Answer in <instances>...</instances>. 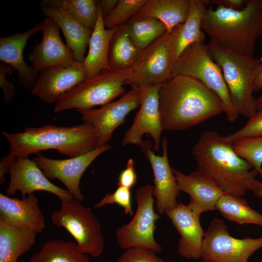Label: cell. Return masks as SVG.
<instances>
[{
	"instance_id": "obj_1",
	"label": "cell",
	"mask_w": 262,
	"mask_h": 262,
	"mask_svg": "<svg viewBox=\"0 0 262 262\" xmlns=\"http://www.w3.org/2000/svg\"><path fill=\"white\" fill-rule=\"evenodd\" d=\"M159 95L163 130H187L224 113L218 96L190 76H173L161 84Z\"/></svg>"
},
{
	"instance_id": "obj_2",
	"label": "cell",
	"mask_w": 262,
	"mask_h": 262,
	"mask_svg": "<svg viewBox=\"0 0 262 262\" xmlns=\"http://www.w3.org/2000/svg\"><path fill=\"white\" fill-rule=\"evenodd\" d=\"M10 147L8 155L0 161V183L5 180L11 162L16 158H27L39 151L57 150L60 154L75 157L97 147V138L90 125L86 123L70 127L46 125L26 127L23 132L2 133Z\"/></svg>"
},
{
	"instance_id": "obj_3",
	"label": "cell",
	"mask_w": 262,
	"mask_h": 262,
	"mask_svg": "<svg viewBox=\"0 0 262 262\" xmlns=\"http://www.w3.org/2000/svg\"><path fill=\"white\" fill-rule=\"evenodd\" d=\"M192 153L197 170L216 181L224 193L243 196L247 190L246 182L259 175L249 162L237 154L233 144L214 130L202 132Z\"/></svg>"
},
{
	"instance_id": "obj_4",
	"label": "cell",
	"mask_w": 262,
	"mask_h": 262,
	"mask_svg": "<svg viewBox=\"0 0 262 262\" xmlns=\"http://www.w3.org/2000/svg\"><path fill=\"white\" fill-rule=\"evenodd\" d=\"M201 28L213 41L241 54L253 57L262 35V0H246L240 10L221 6L207 9Z\"/></svg>"
},
{
	"instance_id": "obj_5",
	"label": "cell",
	"mask_w": 262,
	"mask_h": 262,
	"mask_svg": "<svg viewBox=\"0 0 262 262\" xmlns=\"http://www.w3.org/2000/svg\"><path fill=\"white\" fill-rule=\"evenodd\" d=\"M207 46L209 55L221 69L233 105L239 115L250 118L257 112L253 85L262 69V60L211 40Z\"/></svg>"
},
{
	"instance_id": "obj_6",
	"label": "cell",
	"mask_w": 262,
	"mask_h": 262,
	"mask_svg": "<svg viewBox=\"0 0 262 262\" xmlns=\"http://www.w3.org/2000/svg\"><path fill=\"white\" fill-rule=\"evenodd\" d=\"M181 25L166 32L143 50L138 61L129 69L126 84L138 88L161 84L172 77Z\"/></svg>"
},
{
	"instance_id": "obj_7",
	"label": "cell",
	"mask_w": 262,
	"mask_h": 262,
	"mask_svg": "<svg viewBox=\"0 0 262 262\" xmlns=\"http://www.w3.org/2000/svg\"><path fill=\"white\" fill-rule=\"evenodd\" d=\"M178 74L200 81L220 98L228 120L230 123L237 120L239 114L233 104L221 69L209 55L207 45L193 43L182 51L172 71V76Z\"/></svg>"
},
{
	"instance_id": "obj_8",
	"label": "cell",
	"mask_w": 262,
	"mask_h": 262,
	"mask_svg": "<svg viewBox=\"0 0 262 262\" xmlns=\"http://www.w3.org/2000/svg\"><path fill=\"white\" fill-rule=\"evenodd\" d=\"M128 77L129 70L102 71L64 95L55 103L54 112L92 109L112 102L125 93Z\"/></svg>"
},
{
	"instance_id": "obj_9",
	"label": "cell",
	"mask_w": 262,
	"mask_h": 262,
	"mask_svg": "<svg viewBox=\"0 0 262 262\" xmlns=\"http://www.w3.org/2000/svg\"><path fill=\"white\" fill-rule=\"evenodd\" d=\"M51 219L54 225L64 228L71 234L82 253L95 258L103 253L105 243L101 224L89 207L75 199L61 202Z\"/></svg>"
},
{
	"instance_id": "obj_10",
	"label": "cell",
	"mask_w": 262,
	"mask_h": 262,
	"mask_svg": "<svg viewBox=\"0 0 262 262\" xmlns=\"http://www.w3.org/2000/svg\"><path fill=\"white\" fill-rule=\"evenodd\" d=\"M134 196L137 203L135 213L128 223L116 229L117 244L125 250L142 247L161 252L162 247L154 237L155 223L161 215L154 210L153 185L147 184L139 187Z\"/></svg>"
},
{
	"instance_id": "obj_11",
	"label": "cell",
	"mask_w": 262,
	"mask_h": 262,
	"mask_svg": "<svg viewBox=\"0 0 262 262\" xmlns=\"http://www.w3.org/2000/svg\"><path fill=\"white\" fill-rule=\"evenodd\" d=\"M262 248V236L242 239L233 237L221 219L215 218L205 231L202 258L208 262H248Z\"/></svg>"
},
{
	"instance_id": "obj_12",
	"label": "cell",
	"mask_w": 262,
	"mask_h": 262,
	"mask_svg": "<svg viewBox=\"0 0 262 262\" xmlns=\"http://www.w3.org/2000/svg\"><path fill=\"white\" fill-rule=\"evenodd\" d=\"M140 96L136 88L123 95L119 99L98 109L77 110L83 123L93 128L97 138V147L108 144L116 129L123 124L126 116L139 107Z\"/></svg>"
},
{
	"instance_id": "obj_13",
	"label": "cell",
	"mask_w": 262,
	"mask_h": 262,
	"mask_svg": "<svg viewBox=\"0 0 262 262\" xmlns=\"http://www.w3.org/2000/svg\"><path fill=\"white\" fill-rule=\"evenodd\" d=\"M161 84L138 88L140 102L132 124L125 132L121 143L123 146L135 145L141 146L143 136L148 134L153 140L155 151L159 150L161 134L164 131L159 108V90Z\"/></svg>"
},
{
	"instance_id": "obj_14",
	"label": "cell",
	"mask_w": 262,
	"mask_h": 262,
	"mask_svg": "<svg viewBox=\"0 0 262 262\" xmlns=\"http://www.w3.org/2000/svg\"><path fill=\"white\" fill-rule=\"evenodd\" d=\"M111 148V145L107 144L85 154L64 160L52 159L38 155L33 160L46 178L60 180L74 199L82 202L84 199L80 188L82 175L98 156Z\"/></svg>"
},
{
	"instance_id": "obj_15",
	"label": "cell",
	"mask_w": 262,
	"mask_h": 262,
	"mask_svg": "<svg viewBox=\"0 0 262 262\" xmlns=\"http://www.w3.org/2000/svg\"><path fill=\"white\" fill-rule=\"evenodd\" d=\"M167 139L162 140V155H156L152 149L153 144L148 140L143 141L140 147L148 160L153 174V196L155 208L159 214L174 208L178 203L180 195L177 182L168 158Z\"/></svg>"
},
{
	"instance_id": "obj_16",
	"label": "cell",
	"mask_w": 262,
	"mask_h": 262,
	"mask_svg": "<svg viewBox=\"0 0 262 262\" xmlns=\"http://www.w3.org/2000/svg\"><path fill=\"white\" fill-rule=\"evenodd\" d=\"M8 173L10 181L5 191L7 196H13L18 191L21 197H24L34 191H42L56 195L61 202L74 199L67 190L51 182L36 163L28 157L15 158L10 164Z\"/></svg>"
},
{
	"instance_id": "obj_17",
	"label": "cell",
	"mask_w": 262,
	"mask_h": 262,
	"mask_svg": "<svg viewBox=\"0 0 262 262\" xmlns=\"http://www.w3.org/2000/svg\"><path fill=\"white\" fill-rule=\"evenodd\" d=\"M87 80L82 63L56 66L39 72L32 94L47 103H56L65 94Z\"/></svg>"
},
{
	"instance_id": "obj_18",
	"label": "cell",
	"mask_w": 262,
	"mask_h": 262,
	"mask_svg": "<svg viewBox=\"0 0 262 262\" xmlns=\"http://www.w3.org/2000/svg\"><path fill=\"white\" fill-rule=\"evenodd\" d=\"M59 29L49 17H46L42 22L41 41H36L28 54L31 66L37 72L53 66L70 65L76 62L72 51L61 39Z\"/></svg>"
},
{
	"instance_id": "obj_19",
	"label": "cell",
	"mask_w": 262,
	"mask_h": 262,
	"mask_svg": "<svg viewBox=\"0 0 262 262\" xmlns=\"http://www.w3.org/2000/svg\"><path fill=\"white\" fill-rule=\"evenodd\" d=\"M0 222L36 234L42 232L46 227L38 198L34 193L20 199L0 193Z\"/></svg>"
},
{
	"instance_id": "obj_20",
	"label": "cell",
	"mask_w": 262,
	"mask_h": 262,
	"mask_svg": "<svg viewBox=\"0 0 262 262\" xmlns=\"http://www.w3.org/2000/svg\"><path fill=\"white\" fill-rule=\"evenodd\" d=\"M180 191L190 196L189 208L200 217L204 212L215 210L219 197L224 193L220 186L213 180L196 170L185 174L172 168Z\"/></svg>"
},
{
	"instance_id": "obj_21",
	"label": "cell",
	"mask_w": 262,
	"mask_h": 262,
	"mask_svg": "<svg viewBox=\"0 0 262 262\" xmlns=\"http://www.w3.org/2000/svg\"><path fill=\"white\" fill-rule=\"evenodd\" d=\"M165 213L180 236L177 246L179 255L187 259L201 258L205 231L200 217L181 202Z\"/></svg>"
},
{
	"instance_id": "obj_22",
	"label": "cell",
	"mask_w": 262,
	"mask_h": 262,
	"mask_svg": "<svg viewBox=\"0 0 262 262\" xmlns=\"http://www.w3.org/2000/svg\"><path fill=\"white\" fill-rule=\"evenodd\" d=\"M40 5L46 17L51 18L62 31L75 61L82 63L93 31L64 10L59 0H42Z\"/></svg>"
},
{
	"instance_id": "obj_23",
	"label": "cell",
	"mask_w": 262,
	"mask_h": 262,
	"mask_svg": "<svg viewBox=\"0 0 262 262\" xmlns=\"http://www.w3.org/2000/svg\"><path fill=\"white\" fill-rule=\"evenodd\" d=\"M41 29L42 22H39L24 32L0 38V62L12 66L16 72L20 83L31 90L35 85L38 72L26 64L23 50L29 38L33 34L41 32Z\"/></svg>"
},
{
	"instance_id": "obj_24",
	"label": "cell",
	"mask_w": 262,
	"mask_h": 262,
	"mask_svg": "<svg viewBox=\"0 0 262 262\" xmlns=\"http://www.w3.org/2000/svg\"><path fill=\"white\" fill-rule=\"evenodd\" d=\"M98 9V19L90 37L88 53L82 63L87 80L96 76L102 71L112 70L109 64L108 54L111 41L116 28H105L99 4Z\"/></svg>"
},
{
	"instance_id": "obj_25",
	"label": "cell",
	"mask_w": 262,
	"mask_h": 262,
	"mask_svg": "<svg viewBox=\"0 0 262 262\" xmlns=\"http://www.w3.org/2000/svg\"><path fill=\"white\" fill-rule=\"evenodd\" d=\"M190 8V0H147L135 15L151 17L160 21L170 32L186 20Z\"/></svg>"
},
{
	"instance_id": "obj_26",
	"label": "cell",
	"mask_w": 262,
	"mask_h": 262,
	"mask_svg": "<svg viewBox=\"0 0 262 262\" xmlns=\"http://www.w3.org/2000/svg\"><path fill=\"white\" fill-rule=\"evenodd\" d=\"M36 234L0 222V262H17L36 241Z\"/></svg>"
},
{
	"instance_id": "obj_27",
	"label": "cell",
	"mask_w": 262,
	"mask_h": 262,
	"mask_svg": "<svg viewBox=\"0 0 262 262\" xmlns=\"http://www.w3.org/2000/svg\"><path fill=\"white\" fill-rule=\"evenodd\" d=\"M142 51L131 40L124 24L116 27L109 50L110 68L113 70L130 69L138 61Z\"/></svg>"
},
{
	"instance_id": "obj_28",
	"label": "cell",
	"mask_w": 262,
	"mask_h": 262,
	"mask_svg": "<svg viewBox=\"0 0 262 262\" xmlns=\"http://www.w3.org/2000/svg\"><path fill=\"white\" fill-rule=\"evenodd\" d=\"M27 262H92L77 244L70 240H51L45 242L39 251Z\"/></svg>"
},
{
	"instance_id": "obj_29",
	"label": "cell",
	"mask_w": 262,
	"mask_h": 262,
	"mask_svg": "<svg viewBox=\"0 0 262 262\" xmlns=\"http://www.w3.org/2000/svg\"><path fill=\"white\" fill-rule=\"evenodd\" d=\"M205 0H190L188 15L181 25L177 47V59L189 45L195 43H204L205 34L201 24L207 9Z\"/></svg>"
},
{
	"instance_id": "obj_30",
	"label": "cell",
	"mask_w": 262,
	"mask_h": 262,
	"mask_svg": "<svg viewBox=\"0 0 262 262\" xmlns=\"http://www.w3.org/2000/svg\"><path fill=\"white\" fill-rule=\"evenodd\" d=\"M215 210L239 224H251L262 227V214L252 208L242 196L224 192L216 202Z\"/></svg>"
},
{
	"instance_id": "obj_31",
	"label": "cell",
	"mask_w": 262,
	"mask_h": 262,
	"mask_svg": "<svg viewBox=\"0 0 262 262\" xmlns=\"http://www.w3.org/2000/svg\"><path fill=\"white\" fill-rule=\"evenodd\" d=\"M124 25L131 40L142 50L167 32L163 23L151 17L134 16Z\"/></svg>"
},
{
	"instance_id": "obj_32",
	"label": "cell",
	"mask_w": 262,
	"mask_h": 262,
	"mask_svg": "<svg viewBox=\"0 0 262 262\" xmlns=\"http://www.w3.org/2000/svg\"><path fill=\"white\" fill-rule=\"evenodd\" d=\"M62 7L76 20L93 31L98 16L96 0H59Z\"/></svg>"
},
{
	"instance_id": "obj_33",
	"label": "cell",
	"mask_w": 262,
	"mask_h": 262,
	"mask_svg": "<svg viewBox=\"0 0 262 262\" xmlns=\"http://www.w3.org/2000/svg\"><path fill=\"white\" fill-rule=\"evenodd\" d=\"M232 144L237 154L252 165L262 180V137H244Z\"/></svg>"
},
{
	"instance_id": "obj_34",
	"label": "cell",
	"mask_w": 262,
	"mask_h": 262,
	"mask_svg": "<svg viewBox=\"0 0 262 262\" xmlns=\"http://www.w3.org/2000/svg\"><path fill=\"white\" fill-rule=\"evenodd\" d=\"M147 0H118L113 10L104 18L107 29H114L125 24L134 16Z\"/></svg>"
},
{
	"instance_id": "obj_35",
	"label": "cell",
	"mask_w": 262,
	"mask_h": 262,
	"mask_svg": "<svg viewBox=\"0 0 262 262\" xmlns=\"http://www.w3.org/2000/svg\"><path fill=\"white\" fill-rule=\"evenodd\" d=\"M262 137V110L256 113L241 128L225 136L230 144L244 137Z\"/></svg>"
},
{
	"instance_id": "obj_36",
	"label": "cell",
	"mask_w": 262,
	"mask_h": 262,
	"mask_svg": "<svg viewBox=\"0 0 262 262\" xmlns=\"http://www.w3.org/2000/svg\"><path fill=\"white\" fill-rule=\"evenodd\" d=\"M115 203L122 207L126 214L131 216L133 214L131 189L124 187L118 186L114 192L106 194L94 207L99 208L106 205Z\"/></svg>"
},
{
	"instance_id": "obj_37",
	"label": "cell",
	"mask_w": 262,
	"mask_h": 262,
	"mask_svg": "<svg viewBox=\"0 0 262 262\" xmlns=\"http://www.w3.org/2000/svg\"><path fill=\"white\" fill-rule=\"evenodd\" d=\"M157 252L147 248L133 247L126 249L115 262H166Z\"/></svg>"
},
{
	"instance_id": "obj_38",
	"label": "cell",
	"mask_w": 262,
	"mask_h": 262,
	"mask_svg": "<svg viewBox=\"0 0 262 262\" xmlns=\"http://www.w3.org/2000/svg\"><path fill=\"white\" fill-rule=\"evenodd\" d=\"M15 70L10 66L0 62V86L3 93V102L10 103L16 95L14 84L6 79L7 74L11 75Z\"/></svg>"
},
{
	"instance_id": "obj_39",
	"label": "cell",
	"mask_w": 262,
	"mask_h": 262,
	"mask_svg": "<svg viewBox=\"0 0 262 262\" xmlns=\"http://www.w3.org/2000/svg\"><path fill=\"white\" fill-rule=\"evenodd\" d=\"M137 182V175L135 170L134 162L131 158L129 159L126 168L120 173L117 186L124 187L131 189L135 185Z\"/></svg>"
},
{
	"instance_id": "obj_40",
	"label": "cell",
	"mask_w": 262,
	"mask_h": 262,
	"mask_svg": "<svg viewBox=\"0 0 262 262\" xmlns=\"http://www.w3.org/2000/svg\"><path fill=\"white\" fill-rule=\"evenodd\" d=\"M206 4H215L217 6H221L226 8L240 10L242 9L246 2L244 0H205Z\"/></svg>"
},
{
	"instance_id": "obj_41",
	"label": "cell",
	"mask_w": 262,
	"mask_h": 262,
	"mask_svg": "<svg viewBox=\"0 0 262 262\" xmlns=\"http://www.w3.org/2000/svg\"><path fill=\"white\" fill-rule=\"evenodd\" d=\"M245 186L247 190L251 191L255 196L262 200V181L256 178L251 179L246 182Z\"/></svg>"
},
{
	"instance_id": "obj_42",
	"label": "cell",
	"mask_w": 262,
	"mask_h": 262,
	"mask_svg": "<svg viewBox=\"0 0 262 262\" xmlns=\"http://www.w3.org/2000/svg\"><path fill=\"white\" fill-rule=\"evenodd\" d=\"M100 7L103 18H105L115 8L118 0H98Z\"/></svg>"
},
{
	"instance_id": "obj_43",
	"label": "cell",
	"mask_w": 262,
	"mask_h": 262,
	"mask_svg": "<svg viewBox=\"0 0 262 262\" xmlns=\"http://www.w3.org/2000/svg\"><path fill=\"white\" fill-rule=\"evenodd\" d=\"M262 89V67L253 85L254 91Z\"/></svg>"
},
{
	"instance_id": "obj_44",
	"label": "cell",
	"mask_w": 262,
	"mask_h": 262,
	"mask_svg": "<svg viewBox=\"0 0 262 262\" xmlns=\"http://www.w3.org/2000/svg\"><path fill=\"white\" fill-rule=\"evenodd\" d=\"M256 109L257 111L262 110V91L259 97L256 98Z\"/></svg>"
},
{
	"instance_id": "obj_45",
	"label": "cell",
	"mask_w": 262,
	"mask_h": 262,
	"mask_svg": "<svg viewBox=\"0 0 262 262\" xmlns=\"http://www.w3.org/2000/svg\"><path fill=\"white\" fill-rule=\"evenodd\" d=\"M19 262H25V261H23V260H21V261H20Z\"/></svg>"
},
{
	"instance_id": "obj_46",
	"label": "cell",
	"mask_w": 262,
	"mask_h": 262,
	"mask_svg": "<svg viewBox=\"0 0 262 262\" xmlns=\"http://www.w3.org/2000/svg\"><path fill=\"white\" fill-rule=\"evenodd\" d=\"M201 262H207L206 261L203 260Z\"/></svg>"
},
{
	"instance_id": "obj_47",
	"label": "cell",
	"mask_w": 262,
	"mask_h": 262,
	"mask_svg": "<svg viewBox=\"0 0 262 262\" xmlns=\"http://www.w3.org/2000/svg\"><path fill=\"white\" fill-rule=\"evenodd\" d=\"M262 262V260L261 261V262Z\"/></svg>"
}]
</instances>
